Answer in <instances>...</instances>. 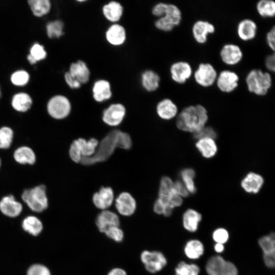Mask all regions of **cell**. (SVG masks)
<instances>
[{
    "mask_svg": "<svg viewBox=\"0 0 275 275\" xmlns=\"http://www.w3.org/2000/svg\"><path fill=\"white\" fill-rule=\"evenodd\" d=\"M221 60L229 66H234L241 62L243 53L240 47L234 43H227L219 51Z\"/></svg>",
    "mask_w": 275,
    "mask_h": 275,
    "instance_id": "5bb4252c",
    "label": "cell"
},
{
    "mask_svg": "<svg viewBox=\"0 0 275 275\" xmlns=\"http://www.w3.org/2000/svg\"><path fill=\"white\" fill-rule=\"evenodd\" d=\"M273 233L259 238L258 244L262 251L263 255H275V238Z\"/></svg>",
    "mask_w": 275,
    "mask_h": 275,
    "instance_id": "d590c367",
    "label": "cell"
},
{
    "mask_svg": "<svg viewBox=\"0 0 275 275\" xmlns=\"http://www.w3.org/2000/svg\"><path fill=\"white\" fill-rule=\"evenodd\" d=\"M212 238L216 243L224 244L229 239L228 232L224 228H218L213 231Z\"/></svg>",
    "mask_w": 275,
    "mask_h": 275,
    "instance_id": "f6af8a7d",
    "label": "cell"
},
{
    "mask_svg": "<svg viewBox=\"0 0 275 275\" xmlns=\"http://www.w3.org/2000/svg\"><path fill=\"white\" fill-rule=\"evenodd\" d=\"M184 251L187 258L190 259H197L204 253V248L203 243L197 239L189 240L185 244Z\"/></svg>",
    "mask_w": 275,
    "mask_h": 275,
    "instance_id": "836d02e7",
    "label": "cell"
},
{
    "mask_svg": "<svg viewBox=\"0 0 275 275\" xmlns=\"http://www.w3.org/2000/svg\"><path fill=\"white\" fill-rule=\"evenodd\" d=\"M68 72L81 85L87 84L90 80V69L86 63L82 60H79L72 63Z\"/></svg>",
    "mask_w": 275,
    "mask_h": 275,
    "instance_id": "44dd1931",
    "label": "cell"
},
{
    "mask_svg": "<svg viewBox=\"0 0 275 275\" xmlns=\"http://www.w3.org/2000/svg\"><path fill=\"white\" fill-rule=\"evenodd\" d=\"M132 147V140L127 133L118 129L109 132L99 143L95 154L91 157H82L80 162L90 166L108 159L115 149L119 148L128 150Z\"/></svg>",
    "mask_w": 275,
    "mask_h": 275,
    "instance_id": "6da1fadb",
    "label": "cell"
},
{
    "mask_svg": "<svg viewBox=\"0 0 275 275\" xmlns=\"http://www.w3.org/2000/svg\"><path fill=\"white\" fill-rule=\"evenodd\" d=\"M48 114L55 119H63L70 113L71 104L67 97L62 95L52 97L47 104Z\"/></svg>",
    "mask_w": 275,
    "mask_h": 275,
    "instance_id": "ba28073f",
    "label": "cell"
},
{
    "mask_svg": "<svg viewBox=\"0 0 275 275\" xmlns=\"http://www.w3.org/2000/svg\"><path fill=\"white\" fill-rule=\"evenodd\" d=\"M206 271L208 275H238L235 265L218 255L209 259L206 264Z\"/></svg>",
    "mask_w": 275,
    "mask_h": 275,
    "instance_id": "52a82bcc",
    "label": "cell"
},
{
    "mask_svg": "<svg viewBox=\"0 0 275 275\" xmlns=\"http://www.w3.org/2000/svg\"><path fill=\"white\" fill-rule=\"evenodd\" d=\"M156 113L162 119L170 120L177 115L178 107L171 99L164 98L157 103Z\"/></svg>",
    "mask_w": 275,
    "mask_h": 275,
    "instance_id": "d4e9b609",
    "label": "cell"
},
{
    "mask_svg": "<svg viewBox=\"0 0 275 275\" xmlns=\"http://www.w3.org/2000/svg\"><path fill=\"white\" fill-rule=\"evenodd\" d=\"M182 17L181 11L177 6L166 3L163 15L155 20L154 25L161 31L170 32L180 23Z\"/></svg>",
    "mask_w": 275,
    "mask_h": 275,
    "instance_id": "5b68a950",
    "label": "cell"
},
{
    "mask_svg": "<svg viewBox=\"0 0 275 275\" xmlns=\"http://www.w3.org/2000/svg\"><path fill=\"white\" fill-rule=\"evenodd\" d=\"M195 176V171L191 169H185L181 172V177L182 182L189 193L193 194L195 193L196 190L194 181Z\"/></svg>",
    "mask_w": 275,
    "mask_h": 275,
    "instance_id": "60d3db41",
    "label": "cell"
},
{
    "mask_svg": "<svg viewBox=\"0 0 275 275\" xmlns=\"http://www.w3.org/2000/svg\"><path fill=\"white\" fill-rule=\"evenodd\" d=\"M22 228L30 234L36 236L42 230V224L36 217L29 216L24 219L22 222Z\"/></svg>",
    "mask_w": 275,
    "mask_h": 275,
    "instance_id": "8d00e7d4",
    "label": "cell"
},
{
    "mask_svg": "<svg viewBox=\"0 0 275 275\" xmlns=\"http://www.w3.org/2000/svg\"><path fill=\"white\" fill-rule=\"evenodd\" d=\"M115 207L122 215H132L136 210V202L133 197L126 191L120 193L115 200Z\"/></svg>",
    "mask_w": 275,
    "mask_h": 275,
    "instance_id": "2e32d148",
    "label": "cell"
},
{
    "mask_svg": "<svg viewBox=\"0 0 275 275\" xmlns=\"http://www.w3.org/2000/svg\"><path fill=\"white\" fill-rule=\"evenodd\" d=\"M157 199L167 208L171 210L181 206L183 202L182 197L173 188V181L167 176H164L161 179Z\"/></svg>",
    "mask_w": 275,
    "mask_h": 275,
    "instance_id": "8992f818",
    "label": "cell"
},
{
    "mask_svg": "<svg viewBox=\"0 0 275 275\" xmlns=\"http://www.w3.org/2000/svg\"><path fill=\"white\" fill-rule=\"evenodd\" d=\"M202 219L201 214L193 209H188L185 211L182 217L183 227L190 232H196Z\"/></svg>",
    "mask_w": 275,
    "mask_h": 275,
    "instance_id": "83f0119b",
    "label": "cell"
},
{
    "mask_svg": "<svg viewBox=\"0 0 275 275\" xmlns=\"http://www.w3.org/2000/svg\"><path fill=\"white\" fill-rule=\"evenodd\" d=\"M64 24L61 20H56L49 21L46 24V33L50 38H59L63 36Z\"/></svg>",
    "mask_w": 275,
    "mask_h": 275,
    "instance_id": "f35d334b",
    "label": "cell"
},
{
    "mask_svg": "<svg viewBox=\"0 0 275 275\" xmlns=\"http://www.w3.org/2000/svg\"><path fill=\"white\" fill-rule=\"evenodd\" d=\"M266 41L269 48L274 51L275 49V26L274 25L267 32Z\"/></svg>",
    "mask_w": 275,
    "mask_h": 275,
    "instance_id": "816d5d0a",
    "label": "cell"
},
{
    "mask_svg": "<svg viewBox=\"0 0 275 275\" xmlns=\"http://www.w3.org/2000/svg\"><path fill=\"white\" fill-rule=\"evenodd\" d=\"M77 140L82 157H91L95 154L99 144L97 139L91 138L87 141L85 139L79 138Z\"/></svg>",
    "mask_w": 275,
    "mask_h": 275,
    "instance_id": "1f68e13d",
    "label": "cell"
},
{
    "mask_svg": "<svg viewBox=\"0 0 275 275\" xmlns=\"http://www.w3.org/2000/svg\"><path fill=\"white\" fill-rule=\"evenodd\" d=\"M170 73L171 77L174 82L178 84H183L191 77L193 71L188 62L179 61L171 65Z\"/></svg>",
    "mask_w": 275,
    "mask_h": 275,
    "instance_id": "4fadbf2b",
    "label": "cell"
},
{
    "mask_svg": "<svg viewBox=\"0 0 275 275\" xmlns=\"http://www.w3.org/2000/svg\"><path fill=\"white\" fill-rule=\"evenodd\" d=\"M257 25L250 18L241 20L237 24L236 32L238 37L242 41H248L254 39L257 33Z\"/></svg>",
    "mask_w": 275,
    "mask_h": 275,
    "instance_id": "ac0fdd59",
    "label": "cell"
},
{
    "mask_svg": "<svg viewBox=\"0 0 275 275\" xmlns=\"http://www.w3.org/2000/svg\"><path fill=\"white\" fill-rule=\"evenodd\" d=\"M69 154L71 160L76 163L80 162L82 156L79 150L77 140H74L69 148Z\"/></svg>",
    "mask_w": 275,
    "mask_h": 275,
    "instance_id": "bcb514c9",
    "label": "cell"
},
{
    "mask_svg": "<svg viewBox=\"0 0 275 275\" xmlns=\"http://www.w3.org/2000/svg\"><path fill=\"white\" fill-rule=\"evenodd\" d=\"M123 12L124 8L121 4L114 1L104 4L102 8L104 18L113 23H116L121 19Z\"/></svg>",
    "mask_w": 275,
    "mask_h": 275,
    "instance_id": "cb8c5ba5",
    "label": "cell"
},
{
    "mask_svg": "<svg viewBox=\"0 0 275 275\" xmlns=\"http://www.w3.org/2000/svg\"><path fill=\"white\" fill-rule=\"evenodd\" d=\"M214 249L216 252L220 253L224 251L225 247L223 244L216 243L214 245Z\"/></svg>",
    "mask_w": 275,
    "mask_h": 275,
    "instance_id": "6f0895ef",
    "label": "cell"
},
{
    "mask_svg": "<svg viewBox=\"0 0 275 275\" xmlns=\"http://www.w3.org/2000/svg\"><path fill=\"white\" fill-rule=\"evenodd\" d=\"M264 264L269 268H273L275 265V255H263Z\"/></svg>",
    "mask_w": 275,
    "mask_h": 275,
    "instance_id": "11a10c76",
    "label": "cell"
},
{
    "mask_svg": "<svg viewBox=\"0 0 275 275\" xmlns=\"http://www.w3.org/2000/svg\"><path fill=\"white\" fill-rule=\"evenodd\" d=\"M258 13L262 17L271 18L275 15V2L272 0H260L256 4Z\"/></svg>",
    "mask_w": 275,
    "mask_h": 275,
    "instance_id": "e575fe53",
    "label": "cell"
},
{
    "mask_svg": "<svg viewBox=\"0 0 275 275\" xmlns=\"http://www.w3.org/2000/svg\"><path fill=\"white\" fill-rule=\"evenodd\" d=\"M196 139L211 138L213 139L216 136L215 131L210 127H204L199 132L194 133Z\"/></svg>",
    "mask_w": 275,
    "mask_h": 275,
    "instance_id": "c3c4849f",
    "label": "cell"
},
{
    "mask_svg": "<svg viewBox=\"0 0 275 275\" xmlns=\"http://www.w3.org/2000/svg\"><path fill=\"white\" fill-rule=\"evenodd\" d=\"M245 81L250 93L262 96L268 93L272 86V79L269 72L253 69L248 73Z\"/></svg>",
    "mask_w": 275,
    "mask_h": 275,
    "instance_id": "3957f363",
    "label": "cell"
},
{
    "mask_svg": "<svg viewBox=\"0 0 275 275\" xmlns=\"http://www.w3.org/2000/svg\"><path fill=\"white\" fill-rule=\"evenodd\" d=\"M114 200V194L110 187H101L92 197V201L95 207L102 210H107Z\"/></svg>",
    "mask_w": 275,
    "mask_h": 275,
    "instance_id": "e0dca14e",
    "label": "cell"
},
{
    "mask_svg": "<svg viewBox=\"0 0 275 275\" xmlns=\"http://www.w3.org/2000/svg\"><path fill=\"white\" fill-rule=\"evenodd\" d=\"M105 37L107 42L115 46L123 45L126 39V32L122 25L116 23H113L107 29Z\"/></svg>",
    "mask_w": 275,
    "mask_h": 275,
    "instance_id": "d6986e66",
    "label": "cell"
},
{
    "mask_svg": "<svg viewBox=\"0 0 275 275\" xmlns=\"http://www.w3.org/2000/svg\"><path fill=\"white\" fill-rule=\"evenodd\" d=\"M207 120L205 107L197 104L184 108L178 115L176 123L179 129L195 133L204 127Z\"/></svg>",
    "mask_w": 275,
    "mask_h": 275,
    "instance_id": "7a4b0ae2",
    "label": "cell"
},
{
    "mask_svg": "<svg viewBox=\"0 0 275 275\" xmlns=\"http://www.w3.org/2000/svg\"><path fill=\"white\" fill-rule=\"evenodd\" d=\"M33 100L31 97L24 92L15 94L11 100L12 107L19 112H26L29 110L32 105Z\"/></svg>",
    "mask_w": 275,
    "mask_h": 275,
    "instance_id": "f546056e",
    "label": "cell"
},
{
    "mask_svg": "<svg viewBox=\"0 0 275 275\" xmlns=\"http://www.w3.org/2000/svg\"><path fill=\"white\" fill-rule=\"evenodd\" d=\"M215 27L211 22L205 20H198L194 22L191 33L194 40L199 44H204L208 40L209 34H213Z\"/></svg>",
    "mask_w": 275,
    "mask_h": 275,
    "instance_id": "9a60e30c",
    "label": "cell"
},
{
    "mask_svg": "<svg viewBox=\"0 0 275 275\" xmlns=\"http://www.w3.org/2000/svg\"><path fill=\"white\" fill-rule=\"evenodd\" d=\"M21 198L28 207L35 212H42L48 206L46 187L43 184L25 189Z\"/></svg>",
    "mask_w": 275,
    "mask_h": 275,
    "instance_id": "277c9868",
    "label": "cell"
},
{
    "mask_svg": "<svg viewBox=\"0 0 275 275\" xmlns=\"http://www.w3.org/2000/svg\"><path fill=\"white\" fill-rule=\"evenodd\" d=\"M160 81V76L152 70H146L141 74V85L144 89L148 92L156 91L159 87Z\"/></svg>",
    "mask_w": 275,
    "mask_h": 275,
    "instance_id": "484cf974",
    "label": "cell"
},
{
    "mask_svg": "<svg viewBox=\"0 0 275 275\" xmlns=\"http://www.w3.org/2000/svg\"><path fill=\"white\" fill-rule=\"evenodd\" d=\"M217 72L215 67L209 63H201L194 72V78L199 86L207 88L215 83Z\"/></svg>",
    "mask_w": 275,
    "mask_h": 275,
    "instance_id": "9c48e42d",
    "label": "cell"
},
{
    "mask_svg": "<svg viewBox=\"0 0 275 275\" xmlns=\"http://www.w3.org/2000/svg\"><path fill=\"white\" fill-rule=\"evenodd\" d=\"M126 115V108L120 103L111 104L102 113V119L104 123L111 126L119 125Z\"/></svg>",
    "mask_w": 275,
    "mask_h": 275,
    "instance_id": "7c38bea8",
    "label": "cell"
},
{
    "mask_svg": "<svg viewBox=\"0 0 275 275\" xmlns=\"http://www.w3.org/2000/svg\"><path fill=\"white\" fill-rule=\"evenodd\" d=\"M263 182L261 176L255 173H250L243 179L241 185L247 193L256 194L261 189Z\"/></svg>",
    "mask_w": 275,
    "mask_h": 275,
    "instance_id": "4316f807",
    "label": "cell"
},
{
    "mask_svg": "<svg viewBox=\"0 0 275 275\" xmlns=\"http://www.w3.org/2000/svg\"><path fill=\"white\" fill-rule=\"evenodd\" d=\"M28 3L33 15L38 17L47 14L51 9L49 0H30Z\"/></svg>",
    "mask_w": 275,
    "mask_h": 275,
    "instance_id": "d6a6232c",
    "label": "cell"
},
{
    "mask_svg": "<svg viewBox=\"0 0 275 275\" xmlns=\"http://www.w3.org/2000/svg\"><path fill=\"white\" fill-rule=\"evenodd\" d=\"M30 79V75L28 72L23 70H17L11 76L12 83L17 86L26 85Z\"/></svg>",
    "mask_w": 275,
    "mask_h": 275,
    "instance_id": "7bdbcfd3",
    "label": "cell"
},
{
    "mask_svg": "<svg viewBox=\"0 0 275 275\" xmlns=\"http://www.w3.org/2000/svg\"><path fill=\"white\" fill-rule=\"evenodd\" d=\"M92 92L93 99L97 102L109 100L113 94L110 82L104 79H99L94 82Z\"/></svg>",
    "mask_w": 275,
    "mask_h": 275,
    "instance_id": "ffe728a7",
    "label": "cell"
},
{
    "mask_svg": "<svg viewBox=\"0 0 275 275\" xmlns=\"http://www.w3.org/2000/svg\"><path fill=\"white\" fill-rule=\"evenodd\" d=\"M96 225L99 231L104 233L110 227L119 226L120 219L116 213L107 209L104 210L97 215Z\"/></svg>",
    "mask_w": 275,
    "mask_h": 275,
    "instance_id": "7402d4cb",
    "label": "cell"
},
{
    "mask_svg": "<svg viewBox=\"0 0 275 275\" xmlns=\"http://www.w3.org/2000/svg\"><path fill=\"white\" fill-rule=\"evenodd\" d=\"M27 275H50L48 269L41 264H34L28 269Z\"/></svg>",
    "mask_w": 275,
    "mask_h": 275,
    "instance_id": "7dc6e473",
    "label": "cell"
},
{
    "mask_svg": "<svg viewBox=\"0 0 275 275\" xmlns=\"http://www.w3.org/2000/svg\"><path fill=\"white\" fill-rule=\"evenodd\" d=\"M173 188L175 191L181 197H186L189 192L182 182L177 181L173 182Z\"/></svg>",
    "mask_w": 275,
    "mask_h": 275,
    "instance_id": "f907efd6",
    "label": "cell"
},
{
    "mask_svg": "<svg viewBox=\"0 0 275 275\" xmlns=\"http://www.w3.org/2000/svg\"><path fill=\"white\" fill-rule=\"evenodd\" d=\"M0 210L4 214L14 217L21 213L22 206L13 195H10L4 197L0 201Z\"/></svg>",
    "mask_w": 275,
    "mask_h": 275,
    "instance_id": "603a6c76",
    "label": "cell"
},
{
    "mask_svg": "<svg viewBox=\"0 0 275 275\" xmlns=\"http://www.w3.org/2000/svg\"><path fill=\"white\" fill-rule=\"evenodd\" d=\"M13 157L17 162L21 164H34L36 159L35 152L28 146H21L16 149Z\"/></svg>",
    "mask_w": 275,
    "mask_h": 275,
    "instance_id": "f1b7e54d",
    "label": "cell"
},
{
    "mask_svg": "<svg viewBox=\"0 0 275 275\" xmlns=\"http://www.w3.org/2000/svg\"><path fill=\"white\" fill-rule=\"evenodd\" d=\"M14 136L13 130L8 126L0 128V149H7L10 147Z\"/></svg>",
    "mask_w": 275,
    "mask_h": 275,
    "instance_id": "b9f144b4",
    "label": "cell"
},
{
    "mask_svg": "<svg viewBox=\"0 0 275 275\" xmlns=\"http://www.w3.org/2000/svg\"><path fill=\"white\" fill-rule=\"evenodd\" d=\"M46 56L47 52L43 46L36 43L30 48V53L27 56V59L31 64L33 65L44 60Z\"/></svg>",
    "mask_w": 275,
    "mask_h": 275,
    "instance_id": "74e56055",
    "label": "cell"
},
{
    "mask_svg": "<svg viewBox=\"0 0 275 275\" xmlns=\"http://www.w3.org/2000/svg\"><path fill=\"white\" fill-rule=\"evenodd\" d=\"M199 267L195 264H188L184 261L180 262L175 269V275H199Z\"/></svg>",
    "mask_w": 275,
    "mask_h": 275,
    "instance_id": "ab89813d",
    "label": "cell"
},
{
    "mask_svg": "<svg viewBox=\"0 0 275 275\" xmlns=\"http://www.w3.org/2000/svg\"><path fill=\"white\" fill-rule=\"evenodd\" d=\"M107 275H127L126 271L120 268H115L111 270Z\"/></svg>",
    "mask_w": 275,
    "mask_h": 275,
    "instance_id": "9f6ffc18",
    "label": "cell"
},
{
    "mask_svg": "<svg viewBox=\"0 0 275 275\" xmlns=\"http://www.w3.org/2000/svg\"><path fill=\"white\" fill-rule=\"evenodd\" d=\"M264 64L266 68L270 72H274L275 70V56L273 52L266 56Z\"/></svg>",
    "mask_w": 275,
    "mask_h": 275,
    "instance_id": "db71d44e",
    "label": "cell"
},
{
    "mask_svg": "<svg viewBox=\"0 0 275 275\" xmlns=\"http://www.w3.org/2000/svg\"><path fill=\"white\" fill-rule=\"evenodd\" d=\"M104 233L109 238L117 242L122 241L124 238L123 231L119 228V226L110 227L106 230Z\"/></svg>",
    "mask_w": 275,
    "mask_h": 275,
    "instance_id": "ee69618b",
    "label": "cell"
},
{
    "mask_svg": "<svg viewBox=\"0 0 275 275\" xmlns=\"http://www.w3.org/2000/svg\"><path fill=\"white\" fill-rule=\"evenodd\" d=\"M239 80V77L237 73L226 69L218 73L215 84L221 92L229 93L238 87Z\"/></svg>",
    "mask_w": 275,
    "mask_h": 275,
    "instance_id": "8fae6325",
    "label": "cell"
},
{
    "mask_svg": "<svg viewBox=\"0 0 275 275\" xmlns=\"http://www.w3.org/2000/svg\"><path fill=\"white\" fill-rule=\"evenodd\" d=\"M64 79L67 85L72 89H77L80 88L81 85L73 77L68 71L65 72Z\"/></svg>",
    "mask_w": 275,
    "mask_h": 275,
    "instance_id": "f5cc1de1",
    "label": "cell"
},
{
    "mask_svg": "<svg viewBox=\"0 0 275 275\" xmlns=\"http://www.w3.org/2000/svg\"><path fill=\"white\" fill-rule=\"evenodd\" d=\"M196 146L202 156L207 158L214 156L217 150V146L214 140L211 138L199 139Z\"/></svg>",
    "mask_w": 275,
    "mask_h": 275,
    "instance_id": "4dcf8cb0",
    "label": "cell"
},
{
    "mask_svg": "<svg viewBox=\"0 0 275 275\" xmlns=\"http://www.w3.org/2000/svg\"><path fill=\"white\" fill-rule=\"evenodd\" d=\"M1 96H2V92H1V87H0V97H1Z\"/></svg>",
    "mask_w": 275,
    "mask_h": 275,
    "instance_id": "680465c9",
    "label": "cell"
},
{
    "mask_svg": "<svg viewBox=\"0 0 275 275\" xmlns=\"http://www.w3.org/2000/svg\"><path fill=\"white\" fill-rule=\"evenodd\" d=\"M141 260L146 269L152 273L160 271L167 263L164 255L157 251H144L141 254Z\"/></svg>",
    "mask_w": 275,
    "mask_h": 275,
    "instance_id": "30bf717a",
    "label": "cell"
},
{
    "mask_svg": "<svg viewBox=\"0 0 275 275\" xmlns=\"http://www.w3.org/2000/svg\"><path fill=\"white\" fill-rule=\"evenodd\" d=\"M1 159H0V167H1Z\"/></svg>",
    "mask_w": 275,
    "mask_h": 275,
    "instance_id": "91938a15",
    "label": "cell"
},
{
    "mask_svg": "<svg viewBox=\"0 0 275 275\" xmlns=\"http://www.w3.org/2000/svg\"><path fill=\"white\" fill-rule=\"evenodd\" d=\"M154 211L158 214H162L166 216H170L173 212V210L167 208L161 202L157 199L153 205Z\"/></svg>",
    "mask_w": 275,
    "mask_h": 275,
    "instance_id": "681fc988",
    "label": "cell"
}]
</instances>
